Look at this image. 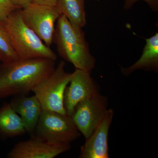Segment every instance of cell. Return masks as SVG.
<instances>
[{"mask_svg": "<svg viewBox=\"0 0 158 158\" xmlns=\"http://www.w3.org/2000/svg\"><path fill=\"white\" fill-rule=\"evenodd\" d=\"M56 68V61L44 58L18 59L0 65V99L27 95Z\"/></svg>", "mask_w": 158, "mask_h": 158, "instance_id": "obj_1", "label": "cell"}, {"mask_svg": "<svg viewBox=\"0 0 158 158\" xmlns=\"http://www.w3.org/2000/svg\"><path fill=\"white\" fill-rule=\"evenodd\" d=\"M57 22L53 42L59 56L75 69L91 73L95 68L96 60L90 53L82 28L71 23L63 15Z\"/></svg>", "mask_w": 158, "mask_h": 158, "instance_id": "obj_2", "label": "cell"}, {"mask_svg": "<svg viewBox=\"0 0 158 158\" xmlns=\"http://www.w3.org/2000/svg\"><path fill=\"white\" fill-rule=\"evenodd\" d=\"M20 10L11 12L4 21L19 59L44 58L56 61L57 55L24 22Z\"/></svg>", "mask_w": 158, "mask_h": 158, "instance_id": "obj_3", "label": "cell"}, {"mask_svg": "<svg viewBox=\"0 0 158 158\" xmlns=\"http://www.w3.org/2000/svg\"><path fill=\"white\" fill-rule=\"evenodd\" d=\"M65 62H59L55 70L40 82L32 92L40 102L42 110L67 114L64 108V93L72 73L65 71Z\"/></svg>", "mask_w": 158, "mask_h": 158, "instance_id": "obj_4", "label": "cell"}, {"mask_svg": "<svg viewBox=\"0 0 158 158\" xmlns=\"http://www.w3.org/2000/svg\"><path fill=\"white\" fill-rule=\"evenodd\" d=\"M81 135L71 116L42 110L34 137L52 143H71Z\"/></svg>", "mask_w": 158, "mask_h": 158, "instance_id": "obj_5", "label": "cell"}, {"mask_svg": "<svg viewBox=\"0 0 158 158\" xmlns=\"http://www.w3.org/2000/svg\"><path fill=\"white\" fill-rule=\"evenodd\" d=\"M24 22L43 42L50 47L53 43L55 23L61 15L56 6L29 4L20 10Z\"/></svg>", "mask_w": 158, "mask_h": 158, "instance_id": "obj_6", "label": "cell"}, {"mask_svg": "<svg viewBox=\"0 0 158 158\" xmlns=\"http://www.w3.org/2000/svg\"><path fill=\"white\" fill-rule=\"evenodd\" d=\"M108 107L107 97L100 93L86 99L77 105L71 116L85 139L91 135L102 121Z\"/></svg>", "mask_w": 158, "mask_h": 158, "instance_id": "obj_7", "label": "cell"}, {"mask_svg": "<svg viewBox=\"0 0 158 158\" xmlns=\"http://www.w3.org/2000/svg\"><path fill=\"white\" fill-rule=\"evenodd\" d=\"M99 93V87L90 73L75 69L64 93V106L66 113L71 116L79 102Z\"/></svg>", "mask_w": 158, "mask_h": 158, "instance_id": "obj_8", "label": "cell"}, {"mask_svg": "<svg viewBox=\"0 0 158 158\" xmlns=\"http://www.w3.org/2000/svg\"><path fill=\"white\" fill-rule=\"evenodd\" d=\"M71 148L70 143H52L32 137L18 142L8 153L9 158H54Z\"/></svg>", "mask_w": 158, "mask_h": 158, "instance_id": "obj_9", "label": "cell"}, {"mask_svg": "<svg viewBox=\"0 0 158 158\" xmlns=\"http://www.w3.org/2000/svg\"><path fill=\"white\" fill-rule=\"evenodd\" d=\"M113 116L114 111L108 109L98 126L81 146L79 158L109 157L108 138Z\"/></svg>", "mask_w": 158, "mask_h": 158, "instance_id": "obj_10", "label": "cell"}, {"mask_svg": "<svg viewBox=\"0 0 158 158\" xmlns=\"http://www.w3.org/2000/svg\"><path fill=\"white\" fill-rule=\"evenodd\" d=\"M19 115L24 126L26 132L34 137L40 116L42 111L40 102L36 95L15 96L10 103Z\"/></svg>", "mask_w": 158, "mask_h": 158, "instance_id": "obj_11", "label": "cell"}, {"mask_svg": "<svg viewBox=\"0 0 158 158\" xmlns=\"http://www.w3.org/2000/svg\"><path fill=\"white\" fill-rule=\"evenodd\" d=\"M145 45L140 59L127 68L121 67V72L127 76L138 70L158 71V33L145 39Z\"/></svg>", "mask_w": 158, "mask_h": 158, "instance_id": "obj_12", "label": "cell"}, {"mask_svg": "<svg viewBox=\"0 0 158 158\" xmlns=\"http://www.w3.org/2000/svg\"><path fill=\"white\" fill-rule=\"evenodd\" d=\"M26 133L19 115L10 103H5L0 107V134L6 138H14Z\"/></svg>", "mask_w": 158, "mask_h": 158, "instance_id": "obj_13", "label": "cell"}, {"mask_svg": "<svg viewBox=\"0 0 158 158\" xmlns=\"http://www.w3.org/2000/svg\"><path fill=\"white\" fill-rule=\"evenodd\" d=\"M56 6L73 25L82 28L87 24L85 0H57Z\"/></svg>", "mask_w": 158, "mask_h": 158, "instance_id": "obj_14", "label": "cell"}, {"mask_svg": "<svg viewBox=\"0 0 158 158\" xmlns=\"http://www.w3.org/2000/svg\"><path fill=\"white\" fill-rule=\"evenodd\" d=\"M18 59L5 23L0 20V62L7 63Z\"/></svg>", "mask_w": 158, "mask_h": 158, "instance_id": "obj_15", "label": "cell"}, {"mask_svg": "<svg viewBox=\"0 0 158 158\" xmlns=\"http://www.w3.org/2000/svg\"><path fill=\"white\" fill-rule=\"evenodd\" d=\"M18 9L21 8L15 6L10 0H0V20L4 22L11 12Z\"/></svg>", "mask_w": 158, "mask_h": 158, "instance_id": "obj_16", "label": "cell"}, {"mask_svg": "<svg viewBox=\"0 0 158 158\" xmlns=\"http://www.w3.org/2000/svg\"><path fill=\"white\" fill-rule=\"evenodd\" d=\"M140 1H144L147 3L153 11H158V0H124L123 9L126 10L131 9L136 2Z\"/></svg>", "mask_w": 158, "mask_h": 158, "instance_id": "obj_17", "label": "cell"}, {"mask_svg": "<svg viewBox=\"0 0 158 158\" xmlns=\"http://www.w3.org/2000/svg\"><path fill=\"white\" fill-rule=\"evenodd\" d=\"M57 0H31V3L46 6H56Z\"/></svg>", "mask_w": 158, "mask_h": 158, "instance_id": "obj_18", "label": "cell"}, {"mask_svg": "<svg viewBox=\"0 0 158 158\" xmlns=\"http://www.w3.org/2000/svg\"><path fill=\"white\" fill-rule=\"evenodd\" d=\"M15 6L21 9L24 8L31 4V0H10Z\"/></svg>", "mask_w": 158, "mask_h": 158, "instance_id": "obj_19", "label": "cell"}, {"mask_svg": "<svg viewBox=\"0 0 158 158\" xmlns=\"http://www.w3.org/2000/svg\"><path fill=\"white\" fill-rule=\"evenodd\" d=\"M94 1H99V0H94Z\"/></svg>", "mask_w": 158, "mask_h": 158, "instance_id": "obj_20", "label": "cell"}]
</instances>
